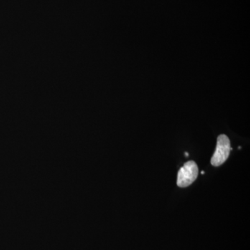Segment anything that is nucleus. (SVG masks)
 Segmentation results:
<instances>
[{"instance_id":"nucleus-4","label":"nucleus","mask_w":250,"mask_h":250,"mask_svg":"<svg viewBox=\"0 0 250 250\" xmlns=\"http://www.w3.org/2000/svg\"><path fill=\"white\" fill-rule=\"evenodd\" d=\"M202 174H205V171H202V172H201Z\"/></svg>"},{"instance_id":"nucleus-1","label":"nucleus","mask_w":250,"mask_h":250,"mask_svg":"<svg viewBox=\"0 0 250 250\" xmlns=\"http://www.w3.org/2000/svg\"><path fill=\"white\" fill-rule=\"evenodd\" d=\"M231 149L232 148H231V143L228 136L225 134L220 135L217 140L215 152L210 160L211 165L215 167L223 165L228 160Z\"/></svg>"},{"instance_id":"nucleus-3","label":"nucleus","mask_w":250,"mask_h":250,"mask_svg":"<svg viewBox=\"0 0 250 250\" xmlns=\"http://www.w3.org/2000/svg\"><path fill=\"white\" fill-rule=\"evenodd\" d=\"M185 155H186V156H187V157H188V153L186 152Z\"/></svg>"},{"instance_id":"nucleus-2","label":"nucleus","mask_w":250,"mask_h":250,"mask_svg":"<svg viewBox=\"0 0 250 250\" xmlns=\"http://www.w3.org/2000/svg\"><path fill=\"white\" fill-rule=\"evenodd\" d=\"M198 172L196 163L193 161H188L181 167L177 174V186L181 188H186L191 185L196 180Z\"/></svg>"}]
</instances>
